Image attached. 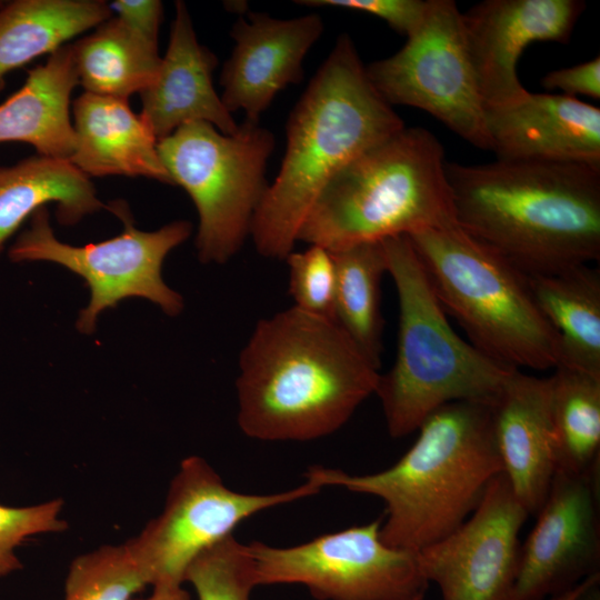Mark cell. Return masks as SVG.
I'll return each instance as SVG.
<instances>
[{
  "instance_id": "7",
  "label": "cell",
  "mask_w": 600,
  "mask_h": 600,
  "mask_svg": "<svg viewBox=\"0 0 600 600\" xmlns=\"http://www.w3.org/2000/svg\"><path fill=\"white\" fill-rule=\"evenodd\" d=\"M408 237L443 310L472 346L512 369L557 367L558 339L527 274L457 223Z\"/></svg>"
},
{
  "instance_id": "13",
  "label": "cell",
  "mask_w": 600,
  "mask_h": 600,
  "mask_svg": "<svg viewBox=\"0 0 600 600\" xmlns=\"http://www.w3.org/2000/svg\"><path fill=\"white\" fill-rule=\"evenodd\" d=\"M528 516L499 473L461 526L417 552L423 576L442 600H511Z\"/></svg>"
},
{
  "instance_id": "35",
  "label": "cell",
  "mask_w": 600,
  "mask_h": 600,
  "mask_svg": "<svg viewBox=\"0 0 600 600\" xmlns=\"http://www.w3.org/2000/svg\"><path fill=\"white\" fill-rule=\"evenodd\" d=\"M132 600H191V598L182 584L156 583L149 597Z\"/></svg>"
},
{
  "instance_id": "3",
  "label": "cell",
  "mask_w": 600,
  "mask_h": 600,
  "mask_svg": "<svg viewBox=\"0 0 600 600\" xmlns=\"http://www.w3.org/2000/svg\"><path fill=\"white\" fill-rule=\"evenodd\" d=\"M403 127L370 82L352 39L341 34L288 119L280 170L251 226L259 254L286 259L329 181Z\"/></svg>"
},
{
  "instance_id": "37",
  "label": "cell",
  "mask_w": 600,
  "mask_h": 600,
  "mask_svg": "<svg viewBox=\"0 0 600 600\" xmlns=\"http://www.w3.org/2000/svg\"><path fill=\"white\" fill-rule=\"evenodd\" d=\"M224 7L230 12L243 13L248 8V3L246 1H226Z\"/></svg>"
},
{
  "instance_id": "14",
  "label": "cell",
  "mask_w": 600,
  "mask_h": 600,
  "mask_svg": "<svg viewBox=\"0 0 600 600\" xmlns=\"http://www.w3.org/2000/svg\"><path fill=\"white\" fill-rule=\"evenodd\" d=\"M600 469H557L537 522L521 544L511 600H543L599 574Z\"/></svg>"
},
{
  "instance_id": "16",
  "label": "cell",
  "mask_w": 600,
  "mask_h": 600,
  "mask_svg": "<svg viewBox=\"0 0 600 600\" xmlns=\"http://www.w3.org/2000/svg\"><path fill=\"white\" fill-rule=\"evenodd\" d=\"M323 31L318 14L276 19L249 12L231 29L234 47L224 62L221 100L230 113L259 121L279 91L303 79V60Z\"/></svg>"
},
{
  "instance_id": "23",
  "label": "cell",
  "mask_w": 600,
  "mask_h": 600,
  "mask_svg": "<svg viewBox=\"0 0 600 600\" xmlns=\"http://www.w3.org/2000/svg\"><path fill=\"white\" fill-rule=\"evenodd\" d=\"M528 280L557 336V366L600 376V270L581 264Z\"/></svg>"
},
{
  "instance_id": "36",
  "label": "cell",
  "mask_w": 600,
  "mask_h": 600,
  "mask_svg": "<svg viewBox=\"0 0 600 600\" xmlns=\"http://www.w3.org/2000/svg\"><path fill=\"white\" fill-rule=\"evenodd\" d=\"M600 580V574H596L592 577H589L581 581L580 583L576 584L574 587L564 590L562 592H559L557 594H553L549 598H546L543 600H579L581 596L586 592V590L593 584L596 581Z\"/></svg>"
},
{
  "instance_id": "11",
  "label": "cell",
  "mask_w": 600,
  "mask_h": 600,
  "mask_svg": "<svg viewBox=\"0 0 600 600\" xmlns=\"http://www.w3.org/2000/svg\"><path fill=\"white\" fill-rule=\"evenodd\" d=\"M461 11L452 0H428L420 26L394 54L366 67L390 104L421 109L470 144L490 150L486 106L469 58Z\"/></svg>"
},
{
  "instance_id": "20",
  "label": "cell",
  "mask_w": 600,
  "mask_h": 600,
  "mask_svg": "<svg viewBox=\"0 0 600 600\" xmlns=\"http://www.w3.org/2000/svg\"><path fill=\"white\" fill-rule=\"evenodd\" d=\"M72 114L76 148L69 161L87 177H144L172 184L158 139L128 100L83 92Z\"/></svg>"
},
{
  "instance_id": "19",
  "label": "cell",
  "mask_w": 600,
  "mask_h": 600,
  "mask_svg": "<svg viewBox=\"0 0 600 600\" xmlns=\"http://www.w3.org/2000/svg\"><path fill=\"white\" fill-rule=\"evenodd\" d=\"M169 46L156 81L140 93L141 117L159 140L191 122H207L224 134L239 124L212 83L216 54L199 43L183 1H176Z\"/></svg>"
},
{
  "instance_id": "27",
  "label": "cell",
  "mask_w": 600,
  "mask_h": 600,
  "mask_svg": "<svg viewBox=\"0 0 600 600\" xmlns=\"http://www.w3.org/2000/svg\"><path fill=\"white\" fill-rule=\"evenodd\" d=\"M550 380L557 469H600V376L557 366Z\"/></svg>"
},
{
  "instance_id": "34",
  "label": "cell",
  "mask_w": 600,
  "mask_h": 600,
  "mask_svg": "<svg viewBox=\"0 0 600 600\" xmlns=\"http://www.w3.org/2000/svg\"><path fill=\"white\" fill-rule=\"evenodd\" d=\"M112 12L131 30L158 44V33L163 16L159 0H117L109 3Z\"/></svg>"
},
{
  "instance_id": "29",
  "label": "cell",
  "mask_w": 600,
  "mask_h": 600,
  "mask_svg": "<svg viewBox=\"0 0 600 600\" xmlns=\"http://www.w3.org/2000/svg\"><path fill=\"white\" fill-rule=\"evenodd\" d=\"M184 582L198 600H250L256 586L246 544L230 534L207 548L188 566Z\"/></svg>"
},
{
  "instance_id": "15",
  "label": "cell",
  "mask_w": 600,
  "mask_h": 600,
  "mask_svg": "<svg viewBox=\"0 0 600 600\" xmlns=\"http://www.w3.org/2000/svg\"><path fill=\"white\" fill-rule=\"evenodd\" d=\"M584 9L582 0H486L461 13L486 108L524 97L517 70L522 52L538 41L568 42Z\"/></svg>"
},
{
  "instance_id": "9",
  "label": "cell",
  "mask_w": 600,
  "mask_h": 600,
  "mask_svg": "<svg viewBox=\"0 0 600 600\" xmlns=\"http://www.w3.org/2000/svg\"><path fill=\"white\" fill-rule=\"evenodd\" d=\"M107 209L123 223L122 233L114 238L81 247L63 243L56 238L43 207L31 216L29 228L8 256L16 263L51 261L84 279L91 297L76 323L81 333L91 334L99 313L129 297L148 299L170 317L179 314L182 297L166 284L161 267L167 254L189 238L191 223L178 220L147 232L134 227L124 201H112Z\"/></svg>"
},
{
  "instance_id": "22",
  "label": "cell",
  "mask_w": 600,
  "mask_h": 600,
  "mask_svg": "<svg viewBox=\"0 0 600 600\" xmlns=\"http://www.w3.org/2000/svg\"><path fill=\"white\" fill-rule=\"evenodd\" d=\"M51 202L57 204V219L64 226L107 209L90 178L69 160L36 153L0 166V254L23 221Z\"/></svg>"
},
{
  "instance_id": "26",
  "label": "cell",
  "mask_w": 600,
  "mask_h": 600,
  "mask_svg": "<svg viewBox=\"0 0 600 600\" xmlns=\"http://www.w3.org/2000/svg\"><path fill=\"white\" fill-rule=\"evenodd\" d=\"M336 269L333 321L378 370L383 350L381 279L387 259L381 241L331 251Z\"/></svg>"
},
{
  "instance_id": "1",
  "label": "cell",
  "mask_w": 600,
  "mask_h": 600,
  "mask_svg": "<svg viewBox=\"0 0 600 600\" xmlns=\"http://www.w3.org/2000/svg\"><path fill=\"white\" fill-rule=\"evenodd\" d=\"M380 372L333 321L288 308L256 324L239 357L238 424L262 441H308L340 429Z\"/></svg>"
},
{
  "instance_id": "6",
  "label": "cell",
  "mask_w": 600,
  "mask_h": 600,
  "mask_svg": "<svg viewBox=\"0 0 600 600\" xmlns=\"http://www.w3.org/2000/svg\"><path fill=\"white\" fill-rule=\"evenodd\" d=\"M399 303L397 356L376 389L389 434L418 430L440 407L456 401L491 404L513 370L452 329L408 236L381 241Z\"/></svg>"
},
{
  "instance_id": "30",
  "label": "cell",
  "mask_w": 600,
  "mask_h": 600,
  "mask_svg": "<svg viewBox=\"0 0 600 600\" xmlns=\"http://www.w3.org/2000/svg\"><path fill=\"white\" fill-rule=\"evenodd\" d=\"M289 293L296 308L333 320L336 269L331 251L311 244L301 252H290Z\"/></svg>"
},
{
  "instance_id": "24",
  "label": "cell",
  "mask_w": 600,
  "mask_h": 600,
  "mask_svg": "<svg viewBox=\"0 0 600 600\" xmlns=\"http://www.w3.org/2000/svg\"><path fill=\"white\" fill-rule=\"evenodd\" d=\"M112 17L103 0H11L0 4V93L7 76Z\"/></svg>"
},
{
  "instance_id": "28",
  "label": "cell",
  "mask_w": 600,
  "mask_h": 600,
  "mask_svg": "<svg viewBox=\"0 0 600 600\" xmlns=\"http://www.w3.org/2000/svg\"><path fill=\"white\" fill-rule=\"evenodd\" d=\"M150 581L127 543L106 544L74 558L63 600H132Z\"/></svg>"
},
{
  "instance_id": "17",
  "label": "cell",
  "mask_w": 600,
  "mask_h": 600,
  "mask_svg": "<svg viewBox=\"0 0 600 600\" xmlns=\"http://www.w3.org/2000/svg\"><path fill=\"white\" fill-rule=\"evenodd\" d=\"M498 159L600 166V109L561 93H533L486 108Z\"/></svg>"
},
{
  "instance_id": "18",
  "label": "cell",
  "mask_w": 600,
  "mask_h": 600,
  "mask_svg": "<svg viewBox=\"0 0 600 600\" xmlns=\"http://www.w3.org/2000/svg\"><path fill=\"white\" fill-rule=\"evenodd\" d=\"M491 411L502 473L528 513L537 514L557 470L550 377L513 370Z\"/></svg>"
},
{
  "instance_id": "32",
  "label": "cell",
  "mask_w": 600,
  "mask_h": 600,
  "mask_svg": "<svg viewBox=\"0 0 600 600\" xmlns=\"http://www.w3.org/2000/svg\"><path fill=\"white\" fill-rule=\"evenodd\" d=\"M309 7H338L376 16L394 31L409 37L424 18L428 0H302Z\"/></svg>"
},
{
  "instance_id": "10",
  "label": "cell",
  "mask_w": 600,
  "mask_h": 600,
  "mask_svg": "<svg viewBox=\"0 0 600 600\" xmlns=\"http://www.w3.org/2000/svg\"><path fill=\"white\" fill-rule=\"evenodd\" d=\"M381 519L293 547L246 544L256 587L300 584L317 600H423L417 552L380 538Z\"/></svg>"
},
{
  "instance_id": "31",
  "label": "cell",
  "mask_w": 600,
  "mask_h": 600,
  "mask_svg": "<svg viewBox=\"0 0 600 600\" xmlns=\"http://www.w3.org/2000/svg\"><path fill=\"white\" fill-rule=\"evenodd\" d=\"M63 501L59 498L27 507L0 504V577L22 568L16 549L28 538L60 533L68 529L61 518Z\"/></svg>"
},
{
  "instance_id": "8",
  "label": "cell",
  "mask_w": 600,
  "mask_h": 600,
  "mask_svg": "<svg viewBox=\"0 0 600 600\" xmlns=\"http://www.w3.org/2000/svg\"><path fill=\"white\" fill-rule=\"evenodd\" d=\"M274 144L270 130L246 119L232 134L191 122L158 141L172 184L183 188L197 208L196 246L202 263H226L251 234L269 187L266 168Z\"/></svg>"
},
{
  "instance_id": "33",
  "label": "cell",
  "mask_w": 600,
  "mask_h": 600,
  "mask_svg": "<svg viewBox=\"0 0 600 600\" xmlns=\"http://www.w3.org/2000/svg\"><path fill=\"white\" fill-rule=\"evenodd\" d=\"M547 90H559L564 96H587L598 100L600 98V58L551 71L541 80Z\"/></svg>"
},
{
  "instance_id": "25",
  "label": "cell",
  "mask_w": 600,
  "mask_h": 600,
  "mask_svg": "<svg viewBox=\"0 0 600 600\" xmlns=\"http://www.w3.org/2000/svg\"><path fill=\"white\" fill-rule=\"evenodd\" d=\"M71 47L78 82L84 92L124 100L156 81L162 61L158 44L117 17L103 21Z\"/></svg>"
},
{
  "instance_id": "12",
  "label": "cell",
  "mask_w": 600,
  "mask_h": 600,
  "mask_svg": "<svg viewBox=\"0 0 600 600\" xmlns=\"http://www.w3.org/2000/svg\"><path fill=\"white\" fill-rule=\"evenodd\" d=\"M321 489L306 478L302 484L276 493L233 491L203 458L191 456L180 462L161 513L126 543L150 586L183 584L192 560L232 534L240 522L263 510L314 496Z\"/></svg>"
},
{
  "instance_id": "4",
  "label": "cell",
  "mask_w": 600,
  "mask_h": 600,
  "mask_svg": "<svg viewBox=\"0 0 600 600\" xmlns=\"http://www.w3.org/2000/svg\"><path fill=\"white\" fill-rule=\"evenodd\" d=\"M418 431L410 449L388 469L352 476L314 466L304 477L321 488L336 486L380 498L386 504L381 540L418 552L461 526L502 472L491 404L447 403Z\"/></svg>"
},
{
  "instance_id": "5",
  "label": "cell",
  "mask_w": 600,
  "mask_h": 600,
  "mask_svg": "<svg viewBox=\"0 0 600 600\" xmlns=\"http://www.w3.org/2000/svg\"><path fill=\"white\" fill-rule=\"evenodd\" d=\"M456 223L443 146L424 128L403 127L329 181L298 241L336 251Z\"/></svg>"
},
{
  "instance_id": "2",
  "label": "cell",
  "mask_w": 600,
  "mask_h": 600,
  "mask_svg": "<svg viewBox=\"0 0 600 600\" xmlns=\"http://www.w3.org/2000/svg\"><path fill=\"white\" fill-rule=\"evenodd\" d=\"M457 224L527 276L600 259V166L447 162Z\"/></svg>"
},
{
  "instance_id": "21",
  "label": "cell",
  "mask_w": 600,
  "mask_h": 600,
  "mask_svg": "<svg viewBox=\"0 0 600 600\" xmlns=\"http://www.w3.org/2000/svg\"><path fill=\"white\" fill-rule=\"evenodd\" d=\"M77 84L68 43L29 70L23 86L0 104V143L24 142L38 154L70 160L76 148L70 97Z\"/></svg>"
}]
</instances>
